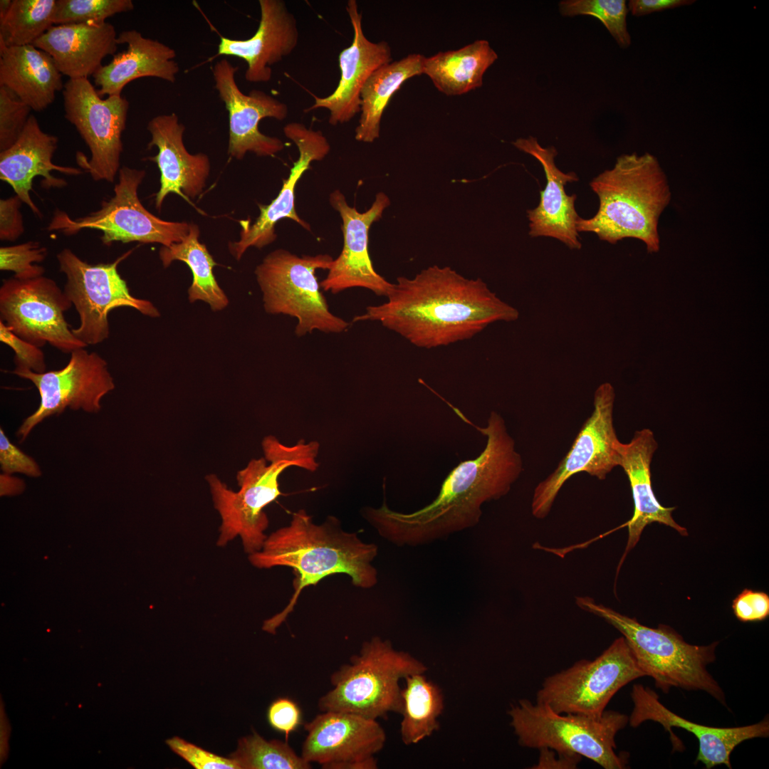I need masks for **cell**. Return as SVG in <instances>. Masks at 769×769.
<instances>
[{"label": "cell", "mask_w": 769, "mask_h": 769, "mask_svg": "<svg viewBox=\"0 0 769 769\" xmlns=\"http://www.w3.org/2000/svg\"><path fill=\"white\" fill-rule=\"evenodd\" d=\"M471 425L486 436L485 449L449 472L432 502L409 513L392 511L385 502L365 508L366 519L382 538L412 547L446 540L476 526L482 505L510 491L523 471V460L503 418L492 411L486 427Z\"/></svg>", "instance_id": "1"}, {"label": "cell", "mask_w": 769, "mask_h": 769, "mask_svg": "<svg viewBox=\"0 0 769 769\" xmlns=\"http://www.w3.org/2000/svg\"><path fill=\"white\" fill-rule=\"evenodd\" d=\"M387 301L367 307L353 322L377 321L418 347L434 348L472 338L490 324L517 320L516 308L478 278L434 265L408 278L400 276Z\"/></svg>", "instance_id": "2"}, {"label": "cell", "mask_w": 769, "mask_h": 769, "mask_svg": "<svg viewBox=\"0 0 769 769\" xmlns=\"http://www.w3.org/2000/svg\"><path fill=\"white\" fill-rule=\"evenodd\" d=\"M377 552V545L363 542L355 533L344 531L335 517L329 516L318 525L304 510L294 513L289 525L267 536L261 549L249 555L255 567L285 566L291 567L294 574V592L288 604L265 620L262 629L276 634L293 611L303 589L328 576L345 574L356 587L375 586L377 571L372 563Z\"/></svg>", "instance_id": "3"}, {"label": "cell", "mask_w": 769, "mask_h": 769, "mask_svg": "<svg viewBox=\"0 0 769 769\" xmlns=\"http://www.w3.org/2000/svg\"><path fill=\"white\" fill-rule=\"evenodd\" d=\"M597 195L595 216L580 219L579 232H592L610 244L626 239L644 243L649 253L660 247L659 217L671 200L666 177L657 159L649 152L624 154L590 182Z\"/></svg>", "instance_id": "4"}, {"label": "cell", "mask_w": 769, "mask_h": 769, "mask_svg": "<svg viewBox=\"0 0 769 769\" xmlns=\"http://www.w3.org/2000/svg\"><path fill=\"white\" fill-rule=\"evenodd\" d=\"M264 458L252 459L236 476L240 486L236 492L214 474L206 476L214 508L221 518L218 546H224L236 537L241 540L249 555L260 550L267 538L265 530L268 519L263 508L281 494L278 478L287 468L297 466L315 471L319 466L316 458L320 444L303 439L288 446L275 436L262 441Z\"/></svg>", "instance_id": "5"}, {"label": "cell", "mask_w": 769, "mask_h": 769, "mask_svg": "<svg viewBox=\"0 0 769 769\" xmlns=\"http://www.w3.org/2000/svg\"><path fill=\"white\" fill-rule=\"evenodd\" d=\"M576 604L622 634L638 666L645 676L654 680L656 688L664 693L671 687L703 691L726 706L722 689L707 670L716 659L718 642L706 646L690 644L669 626H644L636 618L597 604L590 597H577Z\"/></svg>", "instance_id": "6"}, {"label": "cell", "mask_w": 769, "mask_h": 769, "mask_svg": "<svg viewBox=\"0 0 769 769\" xmlns=\"http://www.w3.org/2000/svg\"><path fill=\"white\" fill-rule=\"evenodd\" d=\"M427 670L409 652L397 650L389 640L375 636L331 674L332 689L319 698L318 707L322 712H348L374 720L391 712L401 713L399 681Z\"/></svg>", "instance_id": "7"}, {"label": "cell", "mask_w": 769, "mask_h": 769, "mask_svg": "<svg viewBox=\"0 0 769 769\" xmlns=\"http://www.w3.org/2000/svg\"><path fill=\"white\" fill-rule=\"evenodd\" d=\"M508 714L518 743L539 750L585 757L605 769L625 768L626 755L617 754L615 736L628 723L629 717L605 711L600 717L558 713L546 704L520 699Z\"/></svg>", "instance_id": "8"}, {"label": "cell", "mask_w": 769, "mask_h": 769, "mask_svg": "<svg viewBox=\"0 0 769 769\" xmlns=\"http://www.w3.org/2000/svg\"><path fill=\"white\" fill-rule=\"evenodd\" d=\"M333 260L328 254L300 257L284 249L268 254L255 270L266 312L297 318V336L345 330L349 323L330 311L315 275L328 270Z\"/></svg>", "instance_id": "9"}, {"label": "cell", "mask_w": 769, "mask_h": 769, "mask_svg": "<svg viewBox=\"0 0 769 769\" xmlns=\"http://www.w3.org/2000/svg\"><path fill=\"white\" fill-rule=\"evenodd\" d=\"M645 674L623 637L593 660L580 659L547 676L536 693V702L558 713L600 717L614 695Z\"/></svg>", "instance_id": "10"}, {"label": "cell", "mask_w": 769, "mask_h": 769, "mask_svg": "<svg viewBox=\"0 0 769 769\" xmlns=\"http://www.w3.org/2000/svg\"><path fill=\"white\" fill-rule=\"evenodd\" d=\"M131 251L108 263L90 264L66 248L56 256L59 270L66 277L63 291L75 307L80 323L72 333L87 346L110 336L109 313L127 307L151 317L159 316L152 302L133 296L117 267Z\"/></svg>", "instance_id": "11"}, {"label": "cell", "mask_w": 769, "mask_h": 769, "mask_svg": "<svg viewBox=\"0 0 769 769\" xmlns=\"http://www.w3.org/2000/svg\"><path fill=\"white\" fill-rule=\"evenodd\" d=\"M118 174L114 196L103 202L100 209L78 219L56 209L48 230L69 236L85 229H97L102 231L100 239L107 246L115 241H139L168 246L187 235L190 224L162 220L142 206L137 189L145 176L144 170L123 167Z\"/></svg>", "instance_id": "12"}, {"label": "cell", "mask_w": 769, "mask_h": 769, "mask_svg": "<svg viewBox=\"0 0 769 769\" xmlns=\"http://www.w3.org/2000/svg\"><path fill=\"white\" fill-rule=\"evenodd\" d=\"M65 118L75 126L91 157L78 164L95 181L113 182L120 170L129 102L122 95L101 98L88 78L68 79L63 90Z\"/></svg>", "instance_id": "13"}, {"label": "cell", "mask_w": 769, "mask_h": 769, "mask_svg": "<svg viewBox=\"0 0 769 769\" xmlns=\"http://www.w3.org/2000/svg\"><path fill=\"white\" fill-rule=\"evenodd\" d=\"M73 304L56 282L44 276L3 281L0 320L22 340L42 347L48 343L63 353L87 345L72 333L64 313Z\"/></svg>", "instance_id": "14"}, {"label": "cell", "mask_w": 769, "mask_h": 769, "mask_svg": "<svg viewBox=\"0 0 769 769\" xmlns=\"http://www.w3.org/2000/svg\"><path fill=\"white\" fill-rule=\"evenodd\" d=\"M614 399V389L610 383H602L596 389L592 414L570 449L554 471L534 489L531 511L535 518L548 515L560 490L572 476L585 472L604 480L619 466L617 445L619 441L613 423Z\"/></svg>", "instance_id": "15"}, {"label": "cell", "mask_w": 769, "mask_h": 769, "mask_svg": "<svg viewBox=\"0 0 769 769\" xmlns=\"http://www.w3.org/2000/svg\"><path fill=\"white\" fill-rule=\"evenodd\" d=\"M13 372L30 380L41 399L38 409L24 419L17 431L21 442L43 419L61 414L67 407L98 412L102 398L115 389L107 361L96 352H89L85 348L72 352L62 369L36 373L15 368Z\"/></svg>", "instance_id": "16"}, {"label": "cell", "mask_w": 769, "mask_h": 769, "mask_svg": "<svg viewBox=\"0 0 769 769\" xmlns=\"http://www.w3.org/2000/svg\"><path fill=\"white\" fill-rule=\"evenodd\" d=\"M301 756L323 769H375V755L386 734L377 720L352 713L323 711L304 725Z\"/></svg>", "instance_id": "17"}, {"label": "cell", "mask_w": 769, "mask_h": 769, "mask_svg": "<svg viewBox=\"0 0 769 769\" xmlns=\"http://www.w3.org/2000/svg\"><path fill=\"white\" fill-rule=\"evenodd\" d=\"M330 205L338 211L342 221L343 248L328 269L326 278L320 284L325 291L333 294L350 288H364L378 296L387 297L393 283L374 269L368 251L369 231L379 221L390 204L389 197L379 192L372 206L365 212L350 206L343 194L333 191L329 197Z\"/></svg>", "instance_id": "18"}, {"label": "cell", "mask_w": 769, "mask_h": 769, "mask_svg": "<svg viewBox=\"0 0 769 769\" xmlns=\"http://www.w3.org/2000/svg\"><path fill=\"white\" fill-rule=\"evenodd\" d=\"M239 68L226 59L218 61L212 68L215 88L229 112V154L236 159L244 158L246 152L258 156H273L284 148V143L275 137L261 133L260 121L266 117L283 120L286 118V104L259 90L248 95L239 89L235 74Z\"/></svg>", "instance_id": "19"}, {"label": "cell", "mask_w": 769, "mask_h": 769, "mask_svg": "<svg viewBox=\"0 0 769 769\" xmlns=\"http://www.w3.org/2000/svg\"><path fill=\"white\" fill-rule=\"evenodd\" d=\"M283 132L297 146L298 158L293 163L288 177L283 180L278 195L268 205L258 204L260 214L256 221L253 224L249 221H241L240 239L229 244L230 252L237 260L251 246L261 249L273 242L276 238L275 226L283 218L291 219L310 231V225L295 211V187L310 163L323 159L330 152V145L320 131L307 128L300 122L287 124Z\"/></svg>", "instance_id": "20"}, {"label": "cell", "mask_w": 769, "mask_h": 769, "mask_svg": "<svg viewBox=\"0 0 769 769\" xmlns=\"http://www.w3.org/2000/svg\"><path fill=\"white\" fill-rule=\"evenodd\" d=\"M630 696L634 706L628 719L630 726L637 728L647 721L660 723L669 732L675 749H680L681 743L673 734L671 727L681 728L693 733L699 743L696 760L702 763L707 769L721 764L731 769L730 755L738 745L746 740L766 738L769 735L768 716L758 723L746 726L711 727L694 723L674 713L659 701L655 691L642 684H634Z\"/></svg>", "instance_id": "21"}, {"label": "cell", "mask_w": 769, "mask_h": 769, "mask_svg": "<svg viewBox=\"0 0 769 769\" xmlns=\"http://www.w3.org/2000/svg\"><path fill=\"white\" fill-rule=\"evenodd\" d=\"M346 11L353 28L350 46L339 54L340 78L337 88L329 95H314L315 103L305 110L318 108L329 110L328 122L332 125L350 121L361 109V91L369 77L380 67L392 61V51L387 41L372 42L367 38L362 28V15L355 0L347 2Z\"/></svg>", "instance_id": "22"}, {"label": "cell", "mask_w": 769, "mask_h": 769, "mask_svg": "<svg viewBox=\"0 0 769 769\" xmlns=\"http://www.w3.org/2000/svg\"><path fill=\"white\" fill-rule=\"evenodd\" d=\"M520 151L535 157L542 165L546 185L540 191L538 205L527 211L529 235L546 236L560 241L571 249H580L581 242L576 224L580 219L575 207L576 194L567 195V183L578 181L573 172L565 173L558 169L555 159L558 151L553 146L544 147L532 136L518 138L512 142Z\"/></svg>", "instance_id": "23"}, {"label": "cell", "mask_w": 769, "mask_h": 769, "mask_svg": "<svg viewBox=\"0 0 769 769\" xmlns=\"http://www.w3.org/2000/svg\"><path fill=\"white\" fill-rule=\"evenodd\" d=\"M261 18L258 29L248 39L221 36L217 56H232L247 63L245 78L250 83H267L272 77L271 66L289 56L298 42L294 15L281 0H259Z\"/></svg>", "instance_id": "24"}, {"label": "cell", "mask_w": 769, "mask_h": 769, "mask_svg": "<svg viewBox=\"0 0 769 769\" xmlns=\"http://www.w3.org/2000/svg\"><path fill=\"white\" fill-rule=\"evenodd\" d=\"M151 135L147 147H156L158 152L148 159L155 162L160 171V189L155 197L157 209H161L166 196L175 193L186 199L199 195L209 176V157L203 154L192 155L183 143L184 125L175 113L154 117L147 124Z\"/></svg>", "instance_id": "25"}, {"label": "cell", "mask_w": 769, "mask_h": 769, "mask_svg": "<svg viewBox=\"0 0 769 769\" xmlns=\"http://www.w3.org/2000/svg\"><path fill=\"white\" fill-rule=\"evenodd\" d=\"M56 136L43 132L36 117L31 115L15 143L0 152V179L9 184L23 203L38 216L42 214L33 202L30 192L34 177L43 178V187H63L67 183L51 174L58 171L68 175H79L82 170L53 163L58 147Z\"/></svg>", "instance_id": "26"}, {"label": "cell", "mask_w": 769, "mask_h": 769, "mask_svg": "<svg viewBox=\"0 0 769 769\" xmlns=\"http://www.w3.org/2000/svg\"><path fill=\"white\" fill-rule=\"evenodd\" d=\"M658 448L653 431L647 428L634 432L631 441L617 445L619 466L627 474L634 501V513L626 523L628 527L627 546L619 564L621 566L627 554L637 545L644 528L652 523H659L687 536V530L672 517L675 507H664L656 499L651 480V463ZM618 568V570H619Z\"/></svg>", "instance_id": "27"}, {"label": "cell", "mask_w": 769, "mask_h": 769, "mask_svg": "<svg viewBox=\"0 0 769 769\" xmlns=\"http://www.w3.org/2000/svg\"><path fill=\"white\" fill-rule=\"evenodd\" d=\"M33 45L51 56L62 75L76 79L93 75L118 43L114 26L105 22L53 25Z\"/></svg>", "instance_id": "28"}, {"label": "cell", "mask_w": 769, "mask_h": 769, "mask_svg": "<svg viewBox=\"0 0 769 769\" xmlns=\"http://www.w3.org/2000/svg\"><path fill=\"white\" fill-rule=\"evenodd\" d=\"M117 43L127 44V49L115 54L112 61L102 66L93 75L101 97L121 95L127 84L140 78L155 77L170 83L176 80L179 68L174 60L176 52L173 48L145 38L136 30L122 31L117 36Z\"/></svg>", "instance_id": "29"}, {"label": "cell", "mask_w": 769, "mask_h": 769, "mask_svg": "<svg viewBox=\"0 0 769 769\" xmlns=\"http://www.w3.org/2000/svg\"><path fill=\"white\" fill-rule=\"evenodd\" d=\"M0 85L41 112L63 90L62 74L53 58L33 45L6 46L0 42Z\"/></svg>", "instance_id": "30"}, {"label": "cell", "mask_w": 769, "mask_h": 769, "mask_svg": "<svg viewBox=\"0 0 769 769\" xmlns=\"http://www.w3.org/2000/svg\"><path fill=\"white\" fill-rule=\"evenodd\" d=\"M498 59L486 40L425 58L423 74L447 96L464 95L483 85V75Z\"/></svg>", "instance_id": "31"}, {"label": "cell", "mask_w": 769, "mask_h": 769, "mask_svg": "<svg viewBox=\"0 0 769 769\" xmlns=\"http://www.w3.org/2000/svg\"><path fill=\"white\" fill-rule=\"evenodd\" d=\"M425 58L409 54L380 67L369 77L361 91L356 140L370 143L379 138L382 117L391 98L406 80L423 74Z\"/></svg>", "instance_id": "32"}, {"label": "cell", "mask_w": 769, "mask_h": 769, "mask_svg": "<svg viewBox=\"0 0 769 769\" xmlns=\"http://www.w3.org/2000/svg\"><path fill=\"white\" fill-rule=\"evenodd\" d=\"M199 235L198 226L190 224L189 233L180 242L162 246L159 258L164 267L174 261H183L189 267L193 277L188 289L191 303L202 300L213 310H221L228 305L229 299L214 275L216 263L205 245L199 242Z\"/></svg>", "instance_id": "33"}, {"label": "cell", "mask_w": 769, "mask_h": 769, "mask_svg": "<svg viewBox=\"0 0 769 769\" xmlns=\"http://www.w3.org/2000/svg\"><path fill=\"white\" fill-rule=\"evenodd\" d=\"M424 674L407 676L405 686L402 689L400 735L405 745L417 744L439 728L438 719L444 710L443 694Z\"/></svg>", "instance_id": "34"}, {"label": "cell", "mask_w": 769, "mask_h": 769, "mask_svg": "<svg viewBox=\"0 0 769 769\" xmlns=\"http://www.w3.org/2000/svg\"><path fill=\"white\" fill-rule=\"evenodd\" d=\"M56 0H12L0 19V42L6 46L33 45L53 25Z\"/></svg>", "instance_id": "35"}, {"label": "cell", "mask_w": 769, "mask_h": 769, "mask_svg": "<svg viewBox=\"0 0 769 769\" xmlns=\"http://www.w3.org/2000/svg\"><path fill=\"white\" fill-rule=\"evenodd\" d=\"M229 758L240 769H310L306 761L288 744L280 740L267 741L257 732L240 738L237 749Z\"/></svg>", "instance_id": "36"}, {"label": "cell", "mask_w": 769, "mask_h": 769, "mask_svg": "<svg viewBox=\"0 0 769 769\" xmlns=\"http://www.w3.org/2000/svg\"><path fill=\"white\" fill-rule=\"evenodd\" d=\"M565 16H592L604 24L618 45L626 48L631 44L627 27L628 8L624 0H564L558 4Z\"/></svg>", "instance_id": "37"}, {"label": "cell", "mask_w": 769, "mask_h": 769, "mask_svg": "<svg viewBox=\"0 0 769 769\" xmlns=\"http://www.w3.org/2000/svg\"><path fill=\"white\" fill-rule=\"evenodd\" d=\"M133 9L131 0H56L53 23L102 24L115 14Z\"/></svg>", "instance_id": "38"}, {"label": "cell", "mask_w": 769, "mask_h": 769, "mask_svg": "<svg viewBox=\"0 0 769 769\" xmlns=\"http://www.w3.org/2000/svg\"><path fill=\"white\" fill-rule=\"evenodd\" d=\"M48 250L38 241L0 248V270L14 273L13 277L26 280L43 276L45 269L36 263L43 261Z\"/></svg>", "instance_id": "39"}, {"label": "cell", "mask_w": 769, "mask_h": 769, "mask_svg": "<svg viewBox=\"0 0 769 769\" xmlns=\"http://www.w3.org/2000/svg\"><path fill=\"white\" fill-rule=\"evenodd\" d=\"M31 110L12 91L0 85V152L9 148L18 140Z\"/></svg>", "instance_id": "40"}, {"label": "cell", "mask_w": 769, "mask_h": 769, "mask_svg": "<svg viewBox=\"0 0 769 769\" xmlns=\"http://www.w3.org/2000/svg\"><path fill=\"white\" fill-rule=\"evenodd\" d=\"M170 749L196 769H240L231 758L207 751L179 737L167 739Z\"/></svg>", "instance_id": "41"}, {"label": "cell", "mask_w": 769, "mask_h": 769, "mask_svg": "<svg viewBox=\"0 0 769 769\" xmlns=\"http://www.w3.org/2000/svg\"><path fill=\"white\" fill-rule=\"evenodd\" d=\"M0 340L13 350L16 369H27L36 373L46 372L45 356L41 349L19 338L1 320Z\"/></svg>", "instance_id": "42"}, {"label": "cell", "mask_w": 769, "mask_h": 769, "mask_svg": "<svg viewBox=\"0 0 769 769\" xmlns=\"http://www.w3.org/2000/svg\"><path fill=\"white\" fill-rule=\"evenodd\" d=\"M0 465L4 474L20 473L38 477L41 471L36 461L12 444L0 428Z\"/></svg>", "instance_id": "43"}, {"label": "cell", "mask_w": 769, "mask_h": 769, "mask_svg": "<svg viewBox=\"0 0 769 769\" xmlns=\"http://www.w3.org/2000/svg\"><path fill=\"white\" fill-rule=\"evenodd\" d=\"M732 609L741 622L763 621L769 615V596L764 592L746 588L733 600Z\"/></svg>", "instance_id": "44"}, {"label": "cell", "mask_w": 769, "mask_h": 769, "mask_svg": "<svg viewBox=\"0 0 769 769\" xmlns=\"http://www.w3.org/2000/svg\"><path fill=\"white\" fill-rule=\"evenodd\" d=\"M267 719L269 725L275 731L283 733L286 741L301 723V712L298 704L291 699L281 697L276 699L269 706L267 711Z\"/></svg>", "instance_id": "45"}, {"label": "cell", "mask_w": 769, "mask_h": 769, "mask_svg": "<svg viewBox=\"0 0 769 769\" xmlns=\"http://www.w3.org/2000/svg\"><path fill=\"white\" fill-rule=\"evenodd\" d=\"M23 202L15 195L0 200V239L14 241L23 232L24 226L20 207Z\"/></svg>", "instance_id": "46"}, {"label": "cell", "mask_w": 769, "mask_h": 769, "mask_svg": "<svg viewBox=\"0 0 769 769\" xmlns=\"http://www.w3.org/2000/svg\"><path fill=\"white\" fill-rule=\"evenodd\" d=\"M540 756L533 769H574L580 762L582 756L576 754L558 753L548 748L538 750Z\"/></svg>", "instance_id": "47"}, {"label": "cell", "mask_w": 769, "mask_h": 769, "mask_svg": "<svg viewBox=\"0 0 769 769\" xmlns=\"http://www.w3.org/2000/svg\"><path fill=\"white\" fill-rule=\"evenodd\" d=\"M694 2L695 1L693 0H630L627 8L633 16H640L655 11L691 4Z\"/></svg>", "instance_id": "48"}, {"label": "cell", "mask_w": 769, "mask_h": 769, "mask_svg": "<svg viewBox=\"0 0 769 769\" xmlns=\"http://www.w3.org/2000/svg\"><path fill=\"white\" fill-rule=\"evenodd\" d=\"M23 483L17 478H12L8 474H1V494L16 493L23 489Z\"/></svg>", "instance_id": "49"}, {"label": "cell", "mask_w": 769, "mask_h": 769, "mask_svg": "<svg viewBox=\"0 0 769 769\" xmlns=\"http://www.w3.org/2000/svg\"><path fill=\"white\" fill-rule=\"evenodd\" d=\"M11 1V0L0 1V19H2L6 15L10 8Z\"/></svg>", "instance_id": "50"}]
</instances>
